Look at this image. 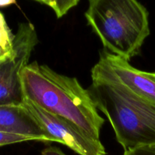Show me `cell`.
<instances>
[{
    "label": "cell",
    "mask_w": 155,
    "mask_h": 155,
    "mask_svg": "<svg viewBox=\"0 0 155 155\" xmlns=\"http://www.w3.org/2000/svg\"><path fill=\"white\" fill-rule=\"evenodd\" d=\"M24 98L45 111L71 121L93 139L100 140L104 119L88 89L75 77L62 75L33 61L21 74Z\"/></svg>",
    "instance_id": "1"
},
{
    "label": "cell",
    "mask_w": 155,
    "mask_h": 155,
    "mask_svg": "<svg viewBox=\"0 0 155 155\" xmlns=\"http://www.w3.org/2000/svg\"><path fill=\"white\" fill-rule=\"evenodd\" d=\"M88 90L98 110L107 118L124 151L155 145V105L141 99L120 83L92 73Z\"/></svg>",
    "instance_id": "2"
},
{
    "label": "cell",
    "mask_w": 155,
    "mask_h": 155,
    "mask_svg": "<svg viewBox=\"0 0 155 155\" xmlns=\"http://www.w3.org/2000/svg\"><path fill=\"white\" fill-rule=\"evenodd\" d=\"M148 10L138 0H89L88 24L110 53L130 61L150 34Z\"/></svg>",
    "instance_id": "3"
},
{
    "label": "cell",
    "mask_w": 155,
    "mask_h": 155,
    "mask_svg": "<svg viewBox=\"0 0 155 155\" xmlns=\"http://www.w3.org/2000/svg\"><path fill=\"white\" fill-rule=\"evenodd\" d=\"M38 43L35 27L30 22L19 24L13 39V54L0 65V105L22 104L21 74L28 65Z\"/></svg>",
    "instance_id": "4"
},
{
    "label": "cell",
    "mask_w": 155,
    "mask_h": 155,
    "mask_svg": "<svg viewBox=\"0 0 155 155\" xmlns=\"http://www.w3.org/2000/svg\"><path fill=\"white\" fill-rule=\"evenodd\" d=\"M23 105L30 112L51 142L66 145L80 155H106L101 140L93 139L71 121L45 111L24 98Z\"/></svg>",
    "instance_id": "5"
},
{
    "label": "cell",
    "mask_w": 155,
    "mask_h": 155,
    "mask_svg": "<svg viewBox=\"0 0 155 155\" xmlns=\"http://www.w3.org/2000/svg\"><path fill=\"white\" fill-rule=\"evenodd\" d=\"M92 73L113 79L136 96L155 105V77L133 68L128 61L104 50Z\"/></svg>",
    "instance_id": "6"
},
{
    "label": "cell",
    "mask_w": 155,
    "mask_h": 155,
    "mask_svg": "<svg viewBox=\"0 0 155 155\" xmlns=\"http://www.w3.org/2000/svg\"><path fill=\"white\" fill-rule=\"evenodd\" d=\"M0 131L32 136L37 141L51 142L23 104L0 105Z\"/></svg>",
    "instance_id": "7"
},
{
    "label": "cell",
    "mask_w": 155,
    "mask_h": 155,
    "mask_svg": "<svg viewBox=\"0 0 155 155\" xmlns=\"http://www.w3.org/2000/svg\"><path fill=\"white\" fill-rule=\"evenodd\" d=\"M13 39L14 36L6 24L4 16L0 12V45L6 51L12 52Z\"/></svg>",
    "instance_id": "8"
},
{
    "label": "cell",
    "mask_w": 155,
    "mask_h": 155,
    "mask_svg": "<svg viewBox=\"0 0 155 155\" xmlns=\"http://www.w3.org/2000/svg\"><path fill=\"white\" fill-rule=\"evenodd\" d=\"M48 6L54 11L56 17L64 16L71 8L77 5L80 0H48Z\"/></svg>",
    "instance_id": "9"
},
{
    "label": "cell",
    "mask_w": 155,
    "mask_h": 155,
    "mask_svg": "<svg viewBox=\"0 0 155 155\" xmlns=\"http://www.w3.org/2000/svg\"><path fill=\"white\" fill-rule=\"evenodd\" d=\"M28 141H37L34 137L0 131V147Z\"/></svg>",
    "instance_id": "10"
},
{
    "label": "cell",
    "mask_w": 155,
    "mask_h": 155,
    "mask_svg": "<svg viewBox=\"0 0 155 155\" xmlns=\"http://www.w3.org/2000/svg\"><path fill=\"white\" fill-rule=\"evenodd\" d=\"M124 155H155V145L139 147L124 151Z\"/></svg>",
    "instance_id": "11"
},
{
    "label": "cell",
    "mask_w": 155,
    "mask_h": 155,
    "mask_svg": "<svg viewBox=\"0 0 155 155\" xmlns=\"http://www.w3.org/2000/svg\"><path fill=\"white\" fill-rule=\"evenodd\" d=\"M42 155H66L60 148L55 146H49L44 148L41 152Z\"/></svg>",
    "instance_id": "12"
},
{
    "label": "cell",
    "mask_w": 155,
    "mask_h": 155,
    "mask_svg": "<svg viewBox=\"0 0 155 155\" xmlns=\"http://www.w3.org/2000/svg\"><path fill=\"white\" fill-rule=\"evenodd\" d=\"M12 54H13V51L12 52H9V51L4 49L0 45V60H4V59L8 58L11 57L12 55Z\"/></svg>",
    "instance_id": "13"
},
{
    "label": "cell",
    "mask_w": 155,
    "mask_h": 155,
    "mask_svg": "<svg viewBox=\"0 0 155 155\" xmlns=\"http://www.w3.org/2000/svg\"><path fill=\"white\" fill-rule=\"evenodd\" d=\"M16 0H0V7H5L15 3Z\"/></svg>",
    "instance_id": "14"
},
{
    "label": "cell",
    "mask_w": 155,
    "mask_h": 155,
    "mask_svg": "<svg viewBox=\"0 0 155 155\" xmlns=\"http://www.w3.org/2000/svg\"><path fill=\"white\" fill-rule=\"evenodd\" d=\"M34 1L41 3V4L46 5H48V2H49V1H48V0H34Z\"/></svg>",
    "instance_id": "15"
},
{
    "label": "cell",
    "mask_w": 155,
    "mask_h": 155,
    "mask_svg": "<svg viewBox=\"0 0 155 155\" xmlns=\"http://www.w3.org/2000/svg\"><path fill=\"white\" fill-rule=\"evenodd\" d=\"M6 59H7V58H6ZM6 59H4V60H0V65H1V64H2V63H3V62H4V61H5V60H6Z\"/></svg>",
    "instance_id": "16"
},
{
    "label": "cell",
    "mask_w": 155,
    "mask_h": 155,
    "mask_svg": "<svg viewBox=\"0 0 155 155\" xmlns=\"http://www.w3.org/2000/svg\"><path fill=\"white\" fill-rule=\"evenodd\" d=\"M151 74H152V75L154 76V77H155V72H154V73H151Z\"/></svg>",
    "instance_id": "17"
},
{
    "label": "cell",
    "mask_w": 155,
    "mask_h": 155,
    "mask_svg": "<svg viewBox=\"0 0 155 155\" xmlns=\"http://www.w3.org/2000/svg\"></svg>",
    "instance_id": "18"
}]
</instances>
